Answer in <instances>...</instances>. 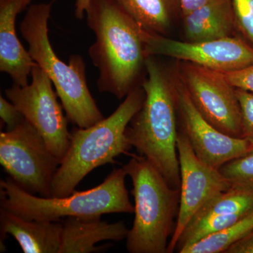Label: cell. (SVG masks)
<instances>
[{"label":"cell","instance_id":"6da1fadb","mask_svg":"<svg viewBox=\"0 0 253 253\" xmlns=\"http://www.w3.org/2000/svg\"><path fill=\"white\" fill-rule=\"evenodd\" d=\"M86 14L96 38L89 55L99 70L98 89L122 99L146 78L145 31L116 0H90Z\"/></svg>","mask_w":253,"mask_h":253},{"label":"cell","instance_id":"7a4b0ae2","mask_svg":"<svg viewBox=\"0 0 253 253\" xmlns=\"http://www.w3.org/2000/svg\"><path fill=\"white\" fill-rule=\"evenodd\" d=\"M142 83L145 99L131 120L126 134L138 154L146 158L173 189H180L176 123L177 106L174 78L157 59L146 60Z\"/></svg>","mask_w":253,"mask_h":253},{"label":"cell","instance_id":"3957f363","mask_svg":"<svg viewBox=\"0 0 253 253\" xmlns=\"http://www.w3.org/2000/svg\"><path fill=\"white\" fill-rule=\"evenodd\" d=\"M144 99V89L138 86L109 117L88 128H73L69 146L53 179L51 198L69 196L91 171L128 152L132 146L126 139V127Z\"/></svg>","mask_w":253,"mask_h":253},{"label":"cell","instance_id":"277c9868","mask_svg":"<svg viewBox=\"0 0 253 253\" xmlns=\"http://www.w3.org/2000/svg\"><path fill=\"white\" fill-rule=\"evenodd\" d=\"M54 0L32 4L20 26L35 62L52 82L68 121L80 128H88L104 119L86 83L85 63L72 55L68 63L56 56L49 38L48 22Z\"/></svg>","mask_w":253,"mask_h":253},{"label":"cell","instance_id":"5b68a950","mask_svg":"<svg viewBox=\"0 0 253 253\" xmlns=\"http://www.w3.org/2000/svg\"><path fill=\"white\" fill-rule=\"evenodd\" d=\"M126 171L114 169L101 184L63 198L30 194L11 178L0 181L1 209L28 220L58 221L63 218L101 217L109 213L134 212L126 186Z\"/></svg>","mask_w":253,"mask_h":253},{"label":"cell","instance_id":"8992f818","mask_svg":"<svg viewBox=\"0 0 253 253\" xmlns=\"http://www.w3.org/2000/svg\"><path fill=\"white\" fill-rule=\"evenodd\" d=\"M132 183L134 220L126 237L130 253H168L179 208L180 190L173 189L146 158L133 156L123 167Z\"/></svg>","mask_w":253,"mask_h":253},{"label":"cell","instance_id":"52a82bcc","mask_svg":"<svg viewBox=\"0 0 253 253\" xmlns=\"http://www.w3.org/2000/svg\"><path fill=\"white\" fill-rule=\"evenodd\" d=\"M0 163L20 188L51 198V184L61 161L26 119L12 130L0 133Z\"/></svg>","mask_w":253,"mask_h":253},{"label":"cell","instance_id":"ba28073f","mask_svg":"<svg viewBox=\"0 0 253 253\" xmlns=\"http://www.w3.org/2000/svg\"><path fill=\"white\" fill-rule=\"evenodd\" d=\"M177 76L208 123L227 135L242 138L241 107L236 88L224 73L179 61Z\"/></svg>","mask_w":253,"mask_h":253},{"label":"cell","instance_id":"9c48e42d","mask_svg":"<svg viewBox=\"0 0 253 253\" xmlns=\"http://www.w3.org/2000/svg\"><path fill=\"white\" fill-rule=\"evenodd\" d=\"M31 83L21 86L14 84L5 90L6 97L41 134L46 146L60 161L69 146L67 118L64 116L52 82L38 64L31 72Z\"/></svg>","mask_w":253,"mask_h":253},{"label":"cell","instance_id":"30bf717a","mask_svg":"<svg viewBox=\"0 0 253 253\" xmlns=\"http://www.w3.org/2000/svg\"><path fill=\"white\" fill-rule=\"evenodd\" d=\"M146 56H167L226 73L253 63V48L236 36L201 42L179 41L145 32Z\"/></svg>","mask_w":253,"mask_h":253},{"label":"cell","instance_id":"8fae6325","mask_svg":"<svg viewBox=\"0 0 253 253\" xmlns=\"http://www.w3.org/2000/svg\"><path fill=\"white\" fill-rule=\"evenodd\" d=\"M176 146L180 167V196L176 226L168 244V253L175 251L179 237L194 214L208 201L231 189L219 169L211 167L196 156L181 129Z\"/></svg>","mask_w":253,"mask_h":253},{"label":"cell","instance_id":"7c38bea8","mask_svg":"<svg viewBox=\"0 0 253 253\" xmlns=\"http://www.w3.org/2000/svg\"><path fill=\"white\" fill-rule=\"evenodd\" d=\"M174 85L180 129L201 161L219 169L226 163L253 151L246 139L221 132L201 116L177 75Z\"/></svg>","mask_w":253,"mask_h":253},{"label":"cell","instance_id":"4fadbf2b","mask_svg":"<svg viewBox=\"0 0 253 253\" xmlns=\"http://www.w3.org/2000/svg\"><path fill=\"white\" fill-rule=\"evenodd\" d=\"M31 1L0 0V71L7 73L14 84L21 86L28 85L36 63L18 40L16 20Z\"/></svg>","mask_w":253,"mask_h":253},{"label":"cell","instance_id":"5bb4252c","mask_svg":"<svg viewBox=\"0 0 253 253\" xmlns=\"http://www.w3.org/2000/svg\"><path fill=\"white\" fill-rule=\"evenodd\" d=\"M62 224L59 253H90L106 251L109 246H96L101 241L126 239L129 229L124 221L109 223L101 217H69L60 219Z\"/></svg>","mask_w":253,"mask_h":253},{"label":"cell","instance_id":"9a60e30c","mask_svg":"<svg viewBox=\"0 0 253 253\" xmlns=\"http://www.w3.org/2000/svg\"><path fill=\"white\" fill-rule=\"evenodd\" d=\"M0 232L1 244L9 234L24 253H59L62 224L60 220H28L1 208Z\"/></svg>","mask_w":253,"mask_h":253},{"label":"cell","instance_id":"2e32d148","mask_svg":"<svg viewBox=\"0 0 253 253\" xmlns=\"http://www.w3.org/2000/svg\"><path fill=\"white\" fill-rule=\"evenodd\" d=\"M186 41L201 42L235 36L232 0H211L182 16Z\"/></svg>","mask_w":253,"mask_h":253},{"label":"cell","instance_id":"e0dca14e","mask_svg":"<svg viewBox=\"0 0 253 253\" xmlns=\"http://www.w3.org/2000/svg\"><path fill=\"white\" fill-rule=\"evenodd\" d=\"M144 31L166 36L181 15L180 0H116Z\"/></svg>","mask_w":253,"mask_h":253},{"label":"cell","instance_id":"ac0fdd59","mask_svg":"<svg viewBox=\"0 0 253 253\" xmlns=\"http://www.w3.org/2000/svg\"><path fill=\"white\" fill-rule=\"evenodd\" d=\"M253 229V211L232 225L183 249L179 253H225Z\"/></svg>","mask_w":253,"mask_h":253},{"label":"cell","instance_id":"d6986e66","mask_svg":"<svg viewBox=\"0 0 253 253\" xmlns=\"http://www.w3.org/2000/svg\"><path fill=\"white\" fill-rule=\"evenodd\" d=\"M219 171L231 189L253 191V151L226 163Z\"/></svg>","mask_w":253,"mask_h":253},{"label":"cell","instance_id":"ffe728a7","mask_svg":"<svg viewBox=\"0 0 253 253\" xmlns=\"http://www.w3.org/2000/svg\"><path fill=\"white\" fill-rule=\"evenodd\" d=\"M236 26L253 44V0H232Z\"/></svg>","mask_w":253,"mask_h":253},{"label":"cell","instance_id":"44dd1931","mask_svg":"<svg viewBox=\"0 0 253 253\" xmlns=\"http://www.w3.org/2000/svg\"><path fill=\"white\" fill-rule=\"evenodd\" d=\"M236 91L241 107L242 138L253 148V94L236 88Z\"/></svg>","mask_w":253,"mask_h":253},{"label":"cell","instance_id":"7402d4cb","mask_svg":"<svg viewBox=\"0 0 253 253\" xmlns=\"http://www.w3.org/2000/svg\"><path fill=\"white\" fill-rule=\"evenodd\" d=\"M223 73L228 81L236 89H243L253 94V63L237 71Z\"/></svg>","mask_w":253,"mask_h":253},{"label":"cell","instance_id":"603a6c76","mask_svg":"<svg viewBox=\"0 0 253 253\" xmlns=\"http://www.w3.org/2000/svg\"><path fill=\"white\" fill-rule=\"evenodd\" d=\"M0 117L7 126L6 131L12 130L26 119L17 107L2 96H0Z\"/></svg>","mask_w":253,"mask_h":253},{"label":"cell","instance_id":"cb8c5ba5","mask_svg":"<svg viewBox=\"0 0 253 253\" xmlns=\"http://www.w3.org/2000/svg\"><path fill=\"white\" fill-rule=\"evenodd\" d=\"M225 253H253V229L244 237L231 246Z\"/></svg>","mask_w":253,"mask_h":253},{"label":"cell","instance_id":"d4e9b609","mask_svg":"<svg viewBox=\"0 0 253 253\" xmlns=\"http://www.w3.org/2000/svg\"><path fill=\"white\" fill-rule=\"evenodd\" d=\"M211 0H180L181 18L189 14L193 10L197 9L203 5L207 4Z\"/></svg>","mask_w":253,"mask_h":253},{"label":"cell","instance_id":"484cf974","mask_svg":"<svg viewBox=\"0 0 253 253\" xmlns=\"http://www.w3.org/2000/svg\"><path fill=\"white\" fill-rule=\"evenodd\" d=\"M90 0H76L75 15L78 19H83L86 10L89 8Z\"/></svg>","mask_w":253,"mask_h":253}]
</instances>
